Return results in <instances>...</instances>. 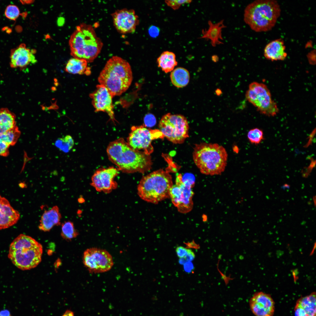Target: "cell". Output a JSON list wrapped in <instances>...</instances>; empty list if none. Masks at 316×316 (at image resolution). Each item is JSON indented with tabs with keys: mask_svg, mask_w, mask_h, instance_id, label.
Masks as SVG:
<instances>
[{
	"mask_svg": "<svg viewBox=\"0 0 316 316\" xmlns=\"http://www.w3.org/2000/svg\"><path fill=\"white\" fill-rule=\"evenodd\" d=\"M157 62L158 66L166 73L172 71L178 63L175 54L169 51L163 52L157 58Z\"/></svg>",
	"mask_w": 316,
	"mask_h": 316,
	"instance_id": "obj_23",
	"label": "cell"
},
{
	"mask_svg": "<svg viewBox=\"0 0 316 316\" xmlns=\"http://www.w3.org/2000/svg\"><path fill=\"white\" fill-rule=\"evenodd\" d=\"M65 71L72 74L89 75L91 73L90 68L87 66V62L85 60L73 57L70 59L67 63Z\"/></svg>",
	"mask_w": 316,
	"mask_h": 316,
	"instance_id": "obj_22",
	"label": "cell"
},
{
	"mask_svg": "<svg viewBox=\"0 0 316 316\" xmlns=\"http://www.w3.org/2000/svg\"><path fill=\"white\" fill-rule=\"evenodd\" d=\"M73 57L92 62L99 54L103 44L92 26L82 23L78 26L69 41Z\"/></svg>",
	"mask_w": 316,
	"mask_h": 316,
	"instance_id": "obj_7",
	"label": "cell"
},
{
	"mask_svg": "<svg viewBox=\"0 0 316 316\" xmlns=\"http://www.w3.org/2000/svg\"><path fill=\"white\" fill-rule=\"evenodd\" d=\"M20 217L18 212L13 209L6 199L0 195V230L15 224Z\"/></svg>",
	"mask_w": 316,
	"mask_h": 316,
	"instance_id": "obj_18",
	"label": "cell"
},
{
	"mask_svg": "<svg viewBox=\"0 0 316 316\" xmlns=\"http://www.w3.org/2000/svg\"><path fill=\"white\" fill-rule=\"evenodd\" d=\"M280 13V7L277 1L256 0L245 7L243 20L255 32H266L274 27Z\"/></svg>",
	"mask_w": 316,
	"mask_h": 316,
	"instance_id": "obj_3",
	"label": "cell"
},
{
	"mask_svg": "<svg viewBox=\"0 0 316 316\" xmlns=\"http://www.w3.org/2000/svg\"><path fill=\"white\" fill-rule=\"evenodd\" d=\"M173 184L169 171L160 169L142 177L138 186V194L143 200L156 204L170 197Z\"/></svg>",
	"mask_w": 316,
	"mask_h": 316,
	"instance_id": "obj_6",
	"label": "cell"
},
{
	"mask_svg": "<svg viewBox=\"0 0 316 316\" xmlns=\"http://www.w3.org/2000/svg\"><path fill=\"white\" fill-rule=\"evenodd\" d=\"M61 218L59 207L57 206H54L50 209L44 211L40 221L39 229L44 232L49 231L54 226L61 225Z\"/></svg>",
	"mask_w": 316,
	"mask_h": 316,
	"instance_id": "obj_19",
	"label": "cell"
},
{
	"mask_svg": "<svg viewBox=\"0 0 316 316\" xmlns=\"http://www.w3.org/2000/svg\"><path fill=\"white\" fill-rule=\"evenodd\" d=\"M111 15L115 28L121 33L134 32L139 23L138 17L132 9L117 10Z\"/></svg>",
	"mask_w": 316,
	"mask_h": 316,
	"instance_id": "obj_14",
	"label": "cell"
},
{
	"mask_svg": "<svg viewBox=\"0 0 316 316\" xmlns=\"http://www.w3.org/2000/svg\"><path fill=\"white\" fill-rule=\"evenodd\" d=\"M184 269L187 272H190L193 269V266L190 262H187L184 264Z\"/></svg>",
	"mask_w": 316,
	"mask_h": 316,
	"instance_id": "obj_39",
	"label": "cell"
},
{
	"mask_svg": "<svg viewBox=\"0 0 316 316\" xmlns=\"http://www.w3.org/2000/svg\"><path fill=\"white\" fill-rule=\"evenodd\" d=\"M283 40L281 38L273 40L265 47L264 54L267 59L272 61L284 60L287 54Z\"/></svg>",
	"mask_w": 316,
	"mask_h": 316,
	"instance_id": "obj_21",
	"label": "cell"
},
{
	"mask_svg": "<svg viewBox=\"0 0 316 316\" xmlns=\"http://www.w3.org/2000/svg\"><path fill=\"white\" fill-rule=\"evenodd\" d=\"M189 249L182 246H178L176 249V252L178 256L181 258L186 257L188 254Z\"/></svg>",
	"mask_w": 316,
	"mask_h": 316,
	"instance_id": "obj_36",
	"label": "cell"
},
{
	"mask_svg": "<svg viewBox=\"0 0 316 316\" xmlns=\"http://www.w3.org/2000/svg\"><path fill=\"white\" fill-rule=\"evenodd\" d=\"M119 170L114 167L101 168L97 170L91 178V185L98 192L109 193L117 187L114 178Z\"/></svg>",
	"mask_w": 316,
	"mask_h": 316,
	"instance_id": "obj_13",
	"label": "cell"
},
{
	"mask_svg": "<svg viewBox=\"0 0 316 316\" xmlns=\"http://www.w3.org/2000/svg\"><path fill=\"white\" fill-rule=\"evenodd\" d=\"M250 309L256 316H272L274 311V303L271 296L263 292L255 293L250 302Z\"/></svg>",
	"mask_w": 316,
	"mask_h": 316,
	"instance_id": "obj_16",
	"label": "cell"
},
{
	"mask_svg": "<svg viewBox=\"0 0 316 316\" xmlns=\"http://www.w3.org/2000/svg\"><path fill=\"white\" fill-rule=\"evenodd\" d=\"M248 101L257 108L260 113L269 116H274L278 113L276 103L272 99L270 92L263 83L253 82L249 85L246 93Z\"/></svg>",
	"mask_w": 316,
	"mask_h": 316,
	"instance_id": "obj_10",
	"label": "cell"
},
{
	"mask_svg": "<svg viewBox=\"0 0 316 316\" xmlns=\"http://www.w3.org/2000/svg\"><path fill=\"white\" fill-rule=\"evenodd\" d=\"M194 184L192 174H176L175 183L170 190L169 196L172 203L181 213H188L193 209L194 193L192 188Z\"/></svg>",
	"mask_w": 316,
	"mask_h": 316,
	"instance_id": "obj_8",
	"label": "cell"
},
{
	"mask_svg": "<svg viewBox=\"0 0 316 316\" xmlns=\"http://www.w3.org/2000/svg\"><path fill=\"white\" fill-rule=\"evenodd\" d=\"M78 234L72 222L69 221H65L61 224V236L63 239L70 241L76 238Z\"/></svg>",
	"mask_w": 316,
	"mask_h": 316,
	"instance_id": "obj_27",
	"label": "cell"
},
{
	"mask_svg": "<svg viewBox=\"0 0 316 316\" xmlns=\"http://www.w3.org/2000/svg\"><path fill=\"white\" fill-rule=\"evenodd\" d=\"M83 262L89 272L95 273L108 271L114 264L112 257L107 251L96 248H88L84 251Z\"/></svg>",
	"mask_w": 316,
	"mask_h": 316,
	"instance_id": "obj_12",
	"label": "cell"
},
{
	"mask_svg": "<svg viewBox=\"0 0 316 316\" xmlns=\"http://www.w3.org/2000/svg\"><path fill=\"white\" fill-rule=\"evenodd\" d=\"M20 11L16 5L11 4L8 6L5 11V16L8 19L15 20L19 17Z\"/></svg>",
	"mask_w": 316,
	"mask_h": 316,
	"instance_id": "obj_31",
	"label": "cell"
},
{
	"mask_svg": "<svg viewBox=\"0 0 316 316\" xmlns=\"http://www.w3.org/2000/svg\"><path fill=\"white\" fill-rule=\"evenodd\" d=\"M294 311L295 316H306L303 309L297 303L295 307Z\"/></svg>",
	"mask_w": 316,
	"mask_h": 316,
	"instance_id": "obj_37",
	"label": "cell"
},
{
	"mask_svg": "<svg viewBox=\"0 0 316 316\" xmlns=\"http://www.w3.org/2000/svg\"><path fill=\"white\" fill-rule=\"evenodd\" d=\"M74 144L72 137L67 135L63 138H59L56 141L55 146L61 151L66 152L69 151L73 147Z\"/></svg>",
	"mask_w": 316,
	"mask_h": 316,
	"instance_id": "obj_29",
	"label": "cell"
},
{
	"mask_svg": "<svg viewBox=\"0 0 316 316\" xmlns=\"http://www.w3.org/2000/svg\"><path fill=\"white\" fill-rule=\"evenodd\" d=\"M195 257L194 253L191 250L189 249L187 255L183 258H180L179 262L180 264L183 265L186 262H191L194 259Z\"/></svg>",
	"mask_w": 316,
	"mask_h": 316,
	"instance_id": "obj_35",
	"label": "cell"
},
{
	"mask_svg": "<svg viewBox=\"0 0 316 316\" xmlns=\"http://www.w3.org/2000/svg\"><path fill=\"white\" fill-rule=\"evenodd\" d=\"M224 20L215 23H213L211 20L208 21L209 28L207 29L202 30V35L199 38L210 40L213 47L223 44L220 40H223L221 34L222 29L226 27L224 24Z\"/></svg>",
	"mask_w": 316,
	"mask_h": 316,
	"instance_id": "obj_20",
	"label": "cell"
},
{
	"mask_svg": "<svg viewBox=\"0 0 316 316\" xmlns=\"http://www.w3.org/2000/svg\"><path fill=\"white\" fill-rule=\"evenodd\" d=\"M191 0H166L165 2L167 5L174 10L178 9L183 4L190 3Z\"/></svg>",
	"mask_w": 316,
	"mask_h": 316,
	"instance_id": "obj_32",
	"label": "cell"
},
{
	"mask_svg": "<svg viewBox=\"0 0 316 316\" xmlns=\"http://www.w3.org/2000/svg\"><path fill=\"white\" fill-rule=\"evenodd\" d=\"M62 316H74V315L73 312L68 310L65 312Z\"/></svg>",
	"mask_w": 316,
	"mask_h": 316,
	"instance_id": "obj_41",
	"label": "cell"
},
{
	"mask_svg": "<svg viewBox=\"0 0 316 316\" xmlns=\"http://www.w3.org/2000/svg\"><path fill=\"white\" fill-rule=\"evenodd\" d=\"M215 93L217 96H219L221 94L222 92L220 89H217L215 90Z\"/></svg>",
	"mask_w": 316,
	"mask_h": 316,
	"instance_id": "obj_43",
	"label": "cell"
},
{
	"mask_svg": "<svg viewBox=\"0 0 316 316\" xmlns=\"http://www.w3.org/2000/svg\"><path fill=\"white\" fill-rule=\"evenodd\" d=\"M15 114L7 108L0 110V135L12 129L16 125Z\"/></svg>",
	"mask_w": 316,
	"mask_h": 316,
	"instance_id": "obj_24",
	"label": "cell"
},
{
	"mask_svg": "<svg viewBox=\"0 0 316 316\" xmlns=\"http://www.w3.org/2000/svg\"><path fill=\"white\" fill-rule=\"evenodd\" d=\"M132 80L129 63L117 56H112L107 61L98 78L99 84L105 87L114 97L125 92Z\"/></svg>",
	"mask_w": 316,
	"mask_h": 316,
	"instance_id": "obj_2",
	"label": "cell"
},
{
	"mask_svg": "<svg viewBox=\"0 0 316 316\" xmlns=\"http://www.w3.org/2000/svg\"><path fill=\"white\" fill-rule=\"evenodd\" d=\"M20 134V131L16 126L12 129L0 135V140L10 146L14 145L16 143Z\"/></svg>",
	"mask_w": 316,
	"mask_h": 316,
	"instance_id": "obj_28",
	"label": "cell"
},
{
	"mask_svg": "<svg viewBox=\"0 0 316 316\" xmlns=\"http://www.w3.org/2000/svg\"><path fill=\"white\" fill-rule=\"evenodd\" d=\"M107 151L110 160L123 172L143 174L152 168L150 155L133 149L122 138L110 142Z\"/></svg>",
	"mask_w": 316,
	"mask_h": 316,
	"instance_id": "obj_1",
	"label": "cell"
},
{
	"mask_svg": "<svg viewBox=\"0 0 316 316\" xmlns=\"http://www.w3.org/2000/svg\"><path fill=\"white\" fill-rule=\"evenodd\" d=\"M0 316H12L9 311L4 310L0 311Z\"/></svg>",
	"mask_w": 316,
	"mask_h": 316,
	"instance_id": "obj_40",
	"label": "cell"
},
{
	"mask_svg": "<svg viewBox=\"0 0 316 316\" xmlns=\"http://www.w3.org/2000/svg\"><path fill=\"white\" fill-rule=\"evenodd\" d=\"M92 99V103L96 112L106 113L113 122L116 120L113 111L112 98L114 96L104 86L100 84L96 86V89L89 95Z\"/></svg>",
	"mask_w": 316,
	"mask_h": 316,
	"instance_id": "obj_15",
	"label": "cell"
},
{
	"mask_svg": "<svg viewBox=\"0 0 316 316\" xmlns=\"http://www.w3.org/2000/svg\"><path fill=\"white\" fill-rule=\"evenodd\" d=\"M288 187H289V186L288 184H285L284 185V186H283V188L284 189L285 188H288Z\"/></svg>",
	"mask_w": 316,
	"mask_h": 316,
	"instance_id": "obj_44",
	"label": "cell"
},
{
	"mask_svg": "<svg viewBox=\"0 0 316 316\" xmlns=\"http://www.w3.org/2000/svg\"><path fill=\"white\" fill-rule=\"evenodd\" d=\"M247 136L250 142L256 145L260 144L264 139L263 130L258 128L250 130L248 133Z\"/></svg>",
	"mask_w": 316,
	"mask_h": 316,
	"instance_id": "obj_30",
	"label": "cell"
},
{
	"mask_svg": "<svg viewBox=\"0 0 316 316\" xmlns=\"http://www.w3.org/2000/svg\"><path fill=\"white\" fill-rule=\"evenodd\" d=\"M316 293L313 292L300 298L296 303L303 309L306 316H316Z\"/></svg>",
	"mask_w": 316,
	"mask_h": 316,
	"instance_id": "obj_26",
	"label": "cell"
},
{
	"mask_svg": "<svg viewBox=\"0 0 316 316\" xmlns=\"http://www.w3.org/2000/svg\"><path fill=\"white\" fill-rule=\"evenodd\" d=\"M10 146L0 140V156L6 157L9 154L8 148Z\"/></svg>",
	"mask_w": 316,
	"mask_h": 316,
	"instance_id": "obj_34",
	"label": "cell"
},
{
	"mask_svg": "<svg viewBox=\"0 0 316 316\" xmlns=\"http://www.w3.org/2000/svg\"><path fill=\"white\" fill-rule=\"evenodd\" d=\"M228 156L224 147L216 143L196 144L193 152L195 165L202 174L207 175L221 174L226 166Z\"/></svg>",
	"mask_w": 316,
	"mask_h": 316,
	"instance_id": "obj_4",
	"label": "cell"
},
{
	"mask_svg": "<svg viewBox=\"0 0 316 316\" xmlns=\"http://www.w3.org/2000/svg\"><path fill=\"white\" fill-rule=\"evenodd\" d=\"M212 60L213 61L216 62H217L219 60V58L217 56L214 55L212 57Z\"/></svg>",
	"mask_w": 316,
	"mask_h": 316,
	"instance_id": "obj_42",
	"label": "cell"
},
{
	"mask_svg": "<svg viewBox=\"0 0 316 316\" xmlns=\"http://www.w3.org/2000/svg\"><path fill=\"white\" fill-rule=\"evenodd\" d=\"M144 125L147 127H151L156 123V118L154 116L151 114H146L144 118Z\"/></svg>",
	"mask_w": 316,
	"mask_h": 316,
	"instance_id": "obj_33",
	"label": "cell"
},
{
	"mask_svg": "<svg viewBox=\"0 0 316 316\" xmlns=\"http://www.w3.org/2000/svg\"><path fill=\"white\" fill-rule=\"evenodd\" d=\"M148 32L149 35L151 37H155L159 35V30L157 27L155 26H152L150 27Z\"/></svg>",
	"mask_w": 316,
	"mask_h": 316,
	"instance_id": "obj_38",
	"label": "cell"
},
{
	"mask_svg": "<svg viewBox=\"0 0 316 316\" xmlns=\"http://www.w3.org/2000/svg\"><path fill=\"white\" fill-rule=\"evenodd\" d=\"M35 50H30L23 44L12 49L10 55V65L12 68L25 67L30 63L37 62L34 54Z\"/></svg>",
	"mask_w": 316,
	"mask_h": 316,
	"instance_id": "obj_17",
	"label": "cell"
},
{
	"mask_svg": "<svg viewBox=\"0 0 316 316\" xmlns=\"http://www.w3.org/2000/svg\"><path fill=\"white\" fill-rule=\"evenodd\" d=\"M42 245L28 236L20 234L11 244L8 256L12 263L23 270L36 267L40 262Z\"/></svg>",
	"mask_w": 316,
	"mask_h": 316,
	"instance_id": "obj_5",
	"label": "cell"
},
{
	"mask_svg": "<svg viewBox=\"0 0 316 316\" xmlns=\"http://www.w3.org/2000/svg\"><path fill=\"white\" fill-rule=\"evenodd\" d=\"M159 127L164 137L174 144H182L189 137L188 121L181 114L168 113L164 115L159 122Z\"/></svg>",
	"mask_w": 316,
	"mask_h": 316,
	"instance_id": "obj_9",
	"label": "cell"
},
{
	"mask_svg": "<svg viewBox=\"0 0 316 316\" xmlns=\"http://www.w3.org/2000/svg\"><path fill=\"white\" fill-rule=\"evenodd\" d=\"M163 135L159 129L147 128L144 124L131 127L127 138V143L133 149L150 155L154 151L153 140L163 138Z\"/></svg>",
	"mask_w": 316,
	"mask_h": 316,
	"instance_id": "obj_11",
	"label": "cell"
},
{
	"mask_svg": "<svg viewBox=\"0 0 316 316\" xmlns=\"http://www.w3.org/2000/svg\"><path fill=\"white\" fill-rule=\"evenodd\" d=\"M172 84L178 88H182L186 86L189 82L190 78L189 71L182 67H178L173 70L170 76Z\"/></svg>",
	"mask_w": 316,
	"mask_h": 316,
	"instance_id": "obj_25",
	"label": "cell"
}]
</instances>
